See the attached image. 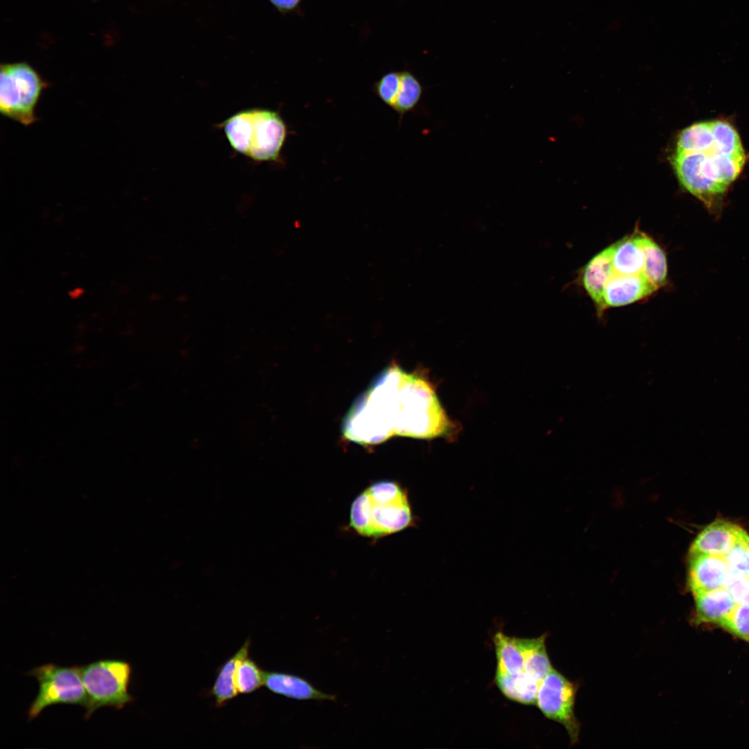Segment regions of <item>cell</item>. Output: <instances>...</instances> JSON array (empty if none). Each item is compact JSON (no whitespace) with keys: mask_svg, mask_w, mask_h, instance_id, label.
Returning <instances> with one entry per match:
<instances>
[{"mask_svg":"<svg viewBox=\"0 0 749 749\" xmlns=\"http://www.w3.org/2000/svg\"><path fill=\"white\" fill-rule=\"evenodd\" d=\"M493 642L497 659L495 674L528 678L524 673L528 638L509 637L497 632Z\"/></svg>","mask_w":749,"mask_h":749,"instance_id":"obj_14","label":"cell"},{"mask_svg":"<svg viewBox=\"0 0 749 749\" xmlns=\"http://www.w3.org/2000/svg\"><path fill=\"white\" fill-rule=\"evenodd\" d=\"M234 150L258 162H277L287 136L280 114L264 108L239 111L221 123Z\"/></svg>","mask_w":749,"mask_h":749,"instance_id":"obj_4","label":"cell"},{"mask_svg":"<svg viewBox=\"0 0 749 749\" xmlns=\"http://www.w3.org/2000/svg\"><path fill=\"white\" fill-rule=\"evenodd\" d=\"M250 639H247L242 646L219 669L210 694L214 698L216 706L221 707L238 695L236 686V673L240 662L249 655Z\"/></svg>","mask_w":749,"mask_h":749,"instance_id":"obj_17","label":"cell"},{"mask_svg":"<svg viewBox=\"0 0 749 749\" xmlns=\"http://www.w3.org/2000/svg\"><path fill=\"white\" fill-rule=\"evenodd\" d=\"M264 671L249 655L239 663L236 673V686L239 694L254 692L264 685Z\"/></svg>","mask_w":749,"mask_h":749,"instance_id":"obj_20","label":"cell"},{"mask_svg":"<svg viewBox=\"0 0 749 749\" xmlns=\"http://www.w3.org/2000/svg\"><path fill=\"white\" fill-rule=\"evenodd\" d=\"M80 672L87 696L85 718L103 707L121 709L133 701L128 691L132 672L128 662L98 660L80 666Z\"/></svg>","mask_w":749,"mask_h":749,"instance_id":"obj_5","label":"cell"},{"mask_svg":"<svg viewBox=\"0 0 749 749\" xmlns=\"http://www.w3.org/2000/svg\"><path fill=\"white\" fill-rule=\"evenodd\" d=\"M725 588L737 605L749 604V577L745 576H729L725 584Z\"/></svg>","mask_w":749,"mask_h":749,"instance_id":"obj_24","label":"cell"},{"mask_svg":"<svg viewBox=\"0 0 749 749\" xmlns=\"http://www.w3.org/2000/svg\"><path fill=\"white\" fill-rule=\"evenodd\" d=\"M264 685L271 692L298 700H336L334 694L324 692L307 680L291 673L264 671Z\"/></svg>","mask_w":749,"mask_h":749,"instance_id":"obj_12","label":"cell"},{"mask_svg":"<svg viewBox=\"0 0 749 749\" xmlns=\"http://www.w3.org/2000/svg\"><path fill=\"white\" fill-rule=\"evenodd\" d=\"M721 626L740 638L749 640V604L737 605Z\"/></svg>","mask_w":749,"mask_h":749,"instance_id":"obj_23","label":"cell"},{"mask_svg":"<svg viewBox=\"0 0 749 749\" xmlns=\"http://www.w3.org/2000/svg\"><path fill=\"white\" fill-rule=\"evenodd\" d=\"M400 80V71H389L384 74L373 86L377 97L391 108L399 89Z\"/></svg>","mask_w":749,"mask_h":749,"instance_id":"obj_22","label":"cell"},{"mask_svg":"<svg viewBox=\"0 0 749 749\" xmlns=\"http://www.w3.org/2000/svg\"><path fill=\"white\" fill-rule=\"evenodd\" d=\"M657 290L644 275L610 273L603 291V310L630 304L648 298Z\"/></svg>","mask_w":749,"mask_h":749,"instance_id":"obj_9","label":"cell"},{"mask_svg":"<svg viewBox=\"0 0 749 749\" xmlns=\"http://www.w3.org/2000/svg\"><path fill=\"white\" fill-rule=\"evenodd\" d=\"M642 241L645 255V273L648 280L657 289L664 286L667 280V261L660 246L646 233H642Z\"/></svg>","mask_w":749,"mask_h":749,"instance_id":"obj_18","label":"cell"},{"mask_svg":"<svg viewBox=\"0 0 749 749\" xmlns=\"http://www.w3.org/2000/svg\"><path fill=\"white\" fill-rule=\"evenodd\" d=\"M746 575L749 577V548H748V550L747 560H746Z\"/></svg>","mask_w":749,"mask_h":749,"instance_id":"obj_26","label":"cell"},{"mask_svg":"<svg viewBox=\"0 0 749 749\" xmlns=\"http://www.w3.org/2000/svg\"><path fill=\"white\" fill-rule=\"evenodd\" d=\"M399 89L392 109L403 116L412 111L419 103L423 93L420 80L411 71H400Z\"/></svg>","mask_w":749,"mask_h":749,"instance_id":"obj_19","label":"cell"},{"mask_svg":"<svg viewBox=\"0 0 749 749\" xmlns=\"http://www.w3.org/2000/svg\"><path fill=\"white\" fill-rule=\"evenodd\" d=\"M712 135L697 148L675 151L671 164L683 189L719 216L727 191L746 162L736 129L723 120L712 121Z\"/></svg>","mask_w":749,"mask_h":749,"instance_id":"obj_2","label":"cell"},{"mask_svg":"<svg viewBox=\"0 0 749 749\" xmlns=\"http://www.w3.org/2000/svg\"><path fill=\"white\" fill-rule=\"evenodd\" d=\"M728 576L724 556L689 553L688 585L693 594L724 587Z\"/></svg>","mask_w":749,"mask_h":749,"instance_id":"obj_10","label":"cell"},{"mask_svg":"<svg viewBox=\"0 0 749 749\" xmlns=\"http://www.w3.org/2000/svg\"><path fill=\"white\" fill-rule=\"evenodd\" d=\"M642 233L636 228L632 234L611 245V273L646 277Z\"/></svg>","mask_w":749,"mask_h":749,"instance_id":"obj_13","label":"cell"},{"mask_svg":"<svg viewBox=\"0 0 749 749\" xmlns=\"http://www.w3.org/2000/svg\"><path fill=\"white\" fill-rule=\"evenodd\" d=\"M744 530L725 520H716L706 526L696 537L689 553L725 556L737 543Z\"/></svg>","mask_w":749,"mask_h":749,"instance_id":"obj_11","label":"cell"},{"mask_svg":"<svg viewBox=\"0 0 749 749\" xmlns=\"http://www.w3.org/2000/svg\"><path fill=\"white\" fill-rule=\"evenodd\" d=\"M612 248L609 246L594 255L582 271L583 286L594 303L599 314L603 312V295L611 267Z\"/></svg>","mask_w":749,"mask_h":749,"instance_id":"obj_16","label":"cell"},{"mask_svg":"<svg viewBox=\"0 0 749 749\" xmlns=\"http://www.w3.org/2000/svg\"><path fill=\"white\" fill-rule=\"evenodd\" d=\"M696 621L721 625L730 616L737 604L724 587L693 594Z\"/></svg>","mask_w":749,"mask_h":749,"instance_id":"obj_15","label":"cell"},{"mask_svg":"<svg viewBox=\"0 0 749 749\" xmlns=\"http://www.w3.org/2000/svg\"><path fill=\"white\" fill-rule=\"evenodd\" d=\"M39 685V691L28 712L29 721L37 718L51 705L70 704L87 705V696L83 682L80 666H62L46 664L30 671Z\"/></svg>","mask_w":749,"mask_h":749,"instance_id":"obj_7","label":"cell"},{"mask_svg":"<svg viewBox=\"0 0 749 749\" xmlns=\"http://www.w3.org/2000/svg\"><path fill=\"white\" fill-rule=\"evenodd\" d=\"M749 548V535L744 531L732 549L724 556L729 576L746 575V560Z\"/></svg>","mask_w":749,"mask_h":749,"instance_id":"obj_21","label":"cell"},{"mask_svg":"<svg viewBox=\"0 0 749 749\" xmlns=\"http://www.w3.org/2000/svg\"><path fill=\"white\" fill-rule=\"evenodd\" d=\"M749 641V640H748Z\"/></svg>","mask_w":749,"mask_h":749,"instance_id":"obj_27","label":"cell"},{"mask_svg":"<svg viewBox=\"0 0 749 749\" xmlns=\"http://www.w3.org/2000/svg\"><path fill=\"white\" fill-rule=\"evenodd\" d=\"M0 72L1 113L22 125L33 124L37 120L35 107L46 83L25 62L3 64Z\"/></svg>","mask_w":749,"mask_h":749,"instance_id":"obj_6","label":"cell"},{"mask_svg":"<svg viewBox=\"0 0 749 749\" xmlns=\"http://www.w3.org/2000/svg\"><path fill=\"white\" fill-rule=\"evenodd\" d=\"M282 14L295 11L302 0H268Z\"/></svg>","mask_w":749,"mask_h":749,"instance_id":"obj_25","label":"cell"},{"mask_svg":"<svg viewBox=\"0 0 749 749\" xmlns=\"http://www.w3.org/2000/svg\"><path fill=\"white\" fill-rule=\"evenodd\" d=\"M350 526L368 537H381L411 526L413 515L408 495L398 483H374L352 503Z\"/></svg>","mask_w":749,"mask_h":749,"instance_id":"obj_3","label":"cell"},{"mask_svg":"<svg viewBox=\"0 0 749 749\" xmlns=\"http://www.w3.org/2000/svg\"><path fill=\"white\" fill-rule=\"evenodd\" d=\"M450 429L431 384L396 365L384 370L354 402L342 427L345 438L362 445L393 436L431 439Z\"/></svg>","mask_w":749,"mask_h":749,"instance_id":"obj_1","label":"cell"},{"mask_svg":"<svg viewBox=\"0 0 749 749\" xmlns=\"http://www.w3.org/2000/svg\"><path fill=\"white\" fill-rule=\"evenodd\" d=\"M577 687L553 668L540 684L535 705L543 715L562 725L572 743L578 740L580 725L574 713Z\"/></svg>","mask_w":749,"mask_h":749,"instance_id":"obj_8","label":"cell"}]
</instances>
